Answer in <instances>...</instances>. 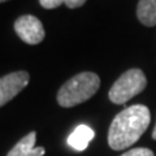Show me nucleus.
Segmentation results:
<instances>
[{"label":"nucleus","mask_w":156,"mask_h":156,"mask_svg":"<svg viewBox=\"0 0 156 156\" xmlns=\"http://www.w3.org/2000/svg\"><path fill=\"white\" fill-rule=\"evenodd\" d=\"M150 121V109L143 104H134L121 111L109 126V147L115 151H121L133 146L147 130Z\"/></svg>","instance_id":"nucleus-1"},{"label":"nucleus","mask_w":156,"mask_h":156,"mask_svg":"<svg viewBox=\"0 0 156 156\" xmlns=\"http://www.w3.org/2000/svg\"><path fill=\"white\" fill-rule=\"evenodd\" d=\"M100 87V78L92 72H82L72 77L60 87L57 103L64 108L78 105L89 100Z\"/></svg>","instance_id":"nucleus-2"},{"label":"nucleus","mask_w":156,"mask_h":156,"mask_svg":"<svg viewBox=\"0 0 156 156\" xmlns=\"http://www.w3.org/2000/svg\"><path fill=\"white\" fill-rule=\"evenodd\" d=\"M147 86V78L140 69H129L112 85L108 92L109 100L115 104H125L131 98L140 94Z\"/></svg>","instance_id":"nucleus-3"},{"label":"nucleus","mask_w":156,"mask_h":156,"mask_svg":"<svg viewBox=\"0 0 156 156\" xmlns=\"http://www.w3.org/2000/svg\"><path fill=\"white\" fill-rule=\"evenodd\" d=\"M14 30L21 41L27 44H39L44 39V27L41 20L31 14H25L16 20Z\"/></svg>","instance_id":"nucleus-4"},{"label":"nucleus","mask_w":156,"mask_h":156,"mask_svg":"<svg viewBox=\"0 0 156 156\" xmlns=\"http://www.w3.org/2000/svg\"><path fill=\"white\" fill-rule=\"evenodd\" d=\"M30 76L25 70L13 72L0 78V107L11 101L29 83Z\"/></svg>","instance_id":"nucleus-5"},{"label":"nucleus","mask_w":156,"mask_h":156,"mask_svg":"<svg viewBox=\"0 0 156 156\" xmlns=\"http://www.w3.org/2000/svg\"><path fill=\"white\" fill-rule=\"evenodd\" d=\"M35 139L37 133L30 131L9 151L7 156H43L46 151L43 147H35Z\"/></svg>","instance_id":"nucleus-6"},{"label":"nucleus","mask_w":156,"mask_h":156,"mask_svg":"<svg viewBox=\"0 0 156 156\" xmlns=\"http://www.w3.org/2000/svg\"><path fill=\"white\" fill-rule=\"evenodd\" d=\"M94 130L87 125H78L68 136V144L76 151H83L94 138Z\"/></svg>","instance_id":"nucleus-7"},{"label":"nucleus","mask_w":156,"mask_h":156,"mask_svg":"<svg viewBox=\"0 0 156 156\" xmlns=\"http://www.w3.org/2000/svg\"><path fill=\"white\" fill-rule=\"evenodd\" d=\"M136 17L144 26L156 25V0H139L136 7Z\"/></svg>","instance_id":"nucleus-8"},{"label":"nucleus","mask_w":156,"mask_h":156,"mask_svg":"<svg viewBox=\"0 0 156 156\" xmlns=\"http://www.w3.org/2000/svg\"><path fill=\"white\" fill-rule=\"evenodd\" d=\"M121 156H155V155L150 148L139 147V148H131L129 151H126Z\"/></svg>","instance_id":"nucleus-9"},{"label":"nucleus","mask_w":156,"mask_h":156,"mask_svg":"<svg viewBox=\"0 0 156 156\" xmlns=\"http://www.w3.org/2000/svg\"><path fill=\"white\" fill-rule=\"evenodd\" d=\"M41 5L46 9H55L62 4H65V0H39Z\"/></svg>","instance_id":"nucleus-10"},{"label":"nucleus","mask_w":156,"mask_h":156,"mask_svg":"<svg viewBox=\"0 0 156 156\" xmlns=\"http://www.w3.org/2000/svg\"><path fill=\"white\" fill-rule=\"evenodd\" d=\"M86 3V0H65V5L70 9L80 8Z\"/></svg>","instance_id":"nucleus-11"},{"label":"nucleus","mask_w":156,"mask_h":156,"mask_svg":"<svg viewBox=\"0 0 156 156\" xmlns=\"http://www.w3.org/2000/svg\"><path fill=\"white\" fill-rule=\"evenodd\" d=\"M152 138L156 140V125H155V128H154V131H152Z\"/></svg>","instance_id":"nucleus-12"},{"label":"nucleus","mask_w":156,"mask_h":156,"mask_svg":"<svg viewBox=\"0 0 156 156\" xmlns=\"http://www.w3.org/2000/svg\"><path fill=\"white\" fill-rule=\"evenodd\" d=\"M3 2H7V0H0V3H3Z\"/></svg>","instance_id":"nucleus-13"}]
</instances>
